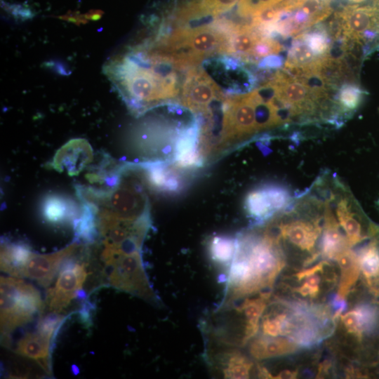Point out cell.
Masks as SVG:
<instances>
[{"label": "cell", "instance_id": "cell-1", "mask_svg": "<svg viewBox=\"0 0 379 379\" xmlns=\"http://www.w3.org/2000/svg\"><path fill=\"white\" fill-rule=\"evenodd\" d=\"M280 240L270 228L262 233H240L236 237V251L230 264L221 304L270 291L286 264Z\"/></svg>", "mask_w": 379, "mask_h": 379}, {"label": "cell", "instance_id": "cell-2", "mask_svg": "<svg viewBox=\"0 0 379 379\" xmlns=\"http://www.w3.org/2000/svg\"><path fill=\"white\" fill-rule=\"evenodd\" d=\"M230 30L229 22L222 20L197 26H178L166 35L159 34L149 44L182 70L190 69L204 59L225 54Z\"/></svg>", "mask_w": 379, "mask_h": 379}, {"label": "cell", "instance_id": "cell-3", "mask_svg": "<svg viewBox=\"0 0 379 379\" xmlns=\"http://www.w3.org/2000/svg\"><path fill=\"white\" fill-rule=\"evenodd\" d=\"M0 290L1 342L8 346L9 335L32 321L44 305L39 291L20 278L1 276Z\"/></svg>", "mask_w": 379, "mask_h": 379}, {"label": "cell", "instance_id": "cell-4", "mask_svg": "<svg viewBox=\"0 0 379 379\" xmlns=\"http://www.w3.org/2000/svg\"><path fill=\"white\" fill-rule=\"evenodd\" d=\"M286 307L288 327L286 337L300 348H312L330 337L336 320L329 305L300 300L278 298Z\"/></svg>", "mask_w": 379, "mask_h": 379}, {"label": "cell", "instance_id": "cell-5", "mask_svg": "<svg viewBox=\"0 0 379 379\" xmlns=\"http://www.w3.org/2000/svg\"><path fill=\"white\" fill-rule=\"evenodd\" d=\"M338 32L363 48L364 56L379 48V0L348 5L335 15Z\"/></svg>", "mask_w": 379, "mask_h": 379}, {"label": "cell", "instance_id": "cell-6", "mask_svg": "<svg viewBox=\"0 0 379 379\" xmlns=\"http://www.w3.org/2000/svg\"><path fill=\"white\" fill-rule=\"evenodd\" d=\"M104 262L111 286L147 301L159 302L145 270L141 252L117 255Z\"/></svg>", "mask_w": 379, "mask_h": 379}, {"label": "cell", "instance_id": "cell-7", "mask_svg": "<svg viewBox=\"0 0 379 379\" xmlns=\"http://www.w3.org/2000/svg\"><path fill=\"white\" fill-rule=\"evenodd\" d=\"M222 145L259 131L256 105L251 91L226 97L222 103Z\"/></svg>", "mask_w": 379, "mask_h": 379}, {"label": "cell", "instance_id": "cell-8", "mask_svg": "<svg viewBox=\"0 0 379 379\" xmlns=\"http://www.w3.org/2000/svg\"><path fill=\"white\" fill-rule=\"evenodd\" d=\"M225 98L220 88L203 68L194 67L187 70L182 86L181 102L184 106L207 114L212 102Z\"/></svg>", "mask_w": 379, "mask_h": 379}, {"label": "cell", "instance_id": "cell-9", "mask_svg": "<svg viewBox=\"0 0 379 379\" xmlns=\"http://www.w3.org/2000/svg\"><path fill=\"white\" fill-rule=\"evenodd\" d=\"M69 258L62 264L54 286L47 291L46 303L51 312L60 313L67 307L80 293L86 279L85 265Z\"/></svg>", "mask_w": 379, "mask_h": 379}, {"label": "cell", "instance_id": "cell-10", "mask_svg": "<svg viewBox=\"0 0 379 379\" xmlns=\"http://www.w3.org/2000/svg\"><path fill=\"white\" fill-rule=\"evenodd\" d=\"M79 246L77 240L53 253L39 254L32 252L22 268L21 278L26 277L36 281L44 287L48 286L64 262L72 257Z\"/></svg>", "mask_w": 379, "mask_h": 379}, {"label": "cell", "instance_id": "cell-11", "mask_svg": "<svg viewBox=\"0 0 379 379\" xmlns=\"http://www.w3.org/2000/svg\"><path fill=\"white\" fill-rule=\"evenodd\" d=\"M322 227L320 218L311 220L294 219L281 222L276 231L280 239L287 240L300 250L312 253V257L305 262V265H307L319 257V253L314 251V245L322 232Z\"/></svg>", "mask_w": 379, "mask_h": 379}, {"label": "cell", "instance_id": "cell-12", "mask_svg": "<svg viewBox=\"0 0 379 379\" xmlns=\"http://www.w3.org/2000/svg\"><path fill=\"white\" fill-rule=\"evenodd\" d=\"M348 331L358 340L373 334L379 326V306L373 302H364L340 316Z\"/></svg>", "mask_w": 379, "mask_h": 379}, {"label": "cell", "instance_id": "cell-13", "mask_svg": "<svg viewBox=\"0 0 379 379\" xmlns=\"http://www.w3.org/2000/svg\"><path fill=\"white\" fill-rule=\"evenodd\" d=\"M92 149L84 139H74L64 145L55 154L54 167L67 170L70 175L77 174L92 159Z\"/></svg>", "mask_w": 379, "mask_h": 379}, {"label": "cell", "instance_id": "cell-14", "mask_svg": "<svg viewBox=\"0 0 379 379\" xmlns=\"http://www.w3.org/2000/svg\"><path fill=\"white\" fill-rule=\"evenodd\" d=\"M349 247L347 238L340 231L329 204H326L323 234L319 242V255L326 260H335L340 253Z\"/></svg>", "mask_w": 379, "mask_h": 379}, {"label": "cell", "instance_id": "cell-15", "mask_svg": "<svg viewBox=\"0 0 379 379\" xmlns=\"http://www.w3.org/2000/svg\"><path fill=\"white\" fill-rule=\"evenodd\" d=\"M53 339L37 331L28 332L17 343L15 352L36 361L48 373H51V345Z\"/></svg>", "mask_w": 379, "mask_h": 379}, {"label": "cell", "instance_id": "cell-16", "mask_svg": "<svg viewBox=\"0 0 379 379\" xmlns=\"http://www.w3.org/2000/svg\"><path fill=\"white\" fill-rule=\"evenodd\" d=\"M149 184L154 189L165 192H177L182 187V179L168 161H149L140 165Z\"/></svg>", "mask_w": 379, "mask_h": 379}, {"label": "cell", "instance_id": "cell-17", "mask_svg": "<svg viewBox=\"0 0 379 379\" xmlns=\"http://www.w3.org/2000/svg\"><path fill=\"white\" fill-rule=\"evenodd\" d=\"M225 378H248L253 362L238 350L224 348L216 352L212 359Z\"/></svg>", "mask_w": 379, "mask_h": 379}, {"label": "cell", "instance_id": "cell-18", "mask_svg": "<svg viewBox=\"0 0 379 379\" xmlns=\"http://www.w3.org/2000/svg\"><path fill=\"white\" fill-rule=\"evenodd\" d=\"M300 348L288 338L270 337L264 335L253 339L249 346V352L255 359H267L290 354Z\"/></svg>", "mask_w": 379, "mask_h": 379}, {"label": "cell", "instance_id": "cell-19", "mask_svg": "<svg viewBox=\"0 0 379 379\" xmlns=\"http://www.w3.org/2000/svg\"><path fill=\"white\" fill-rule=\"evenodd\" d=\"M244 208L247 215L253 220V227L262 226L276 215L263 185L251 190L246 194Z\"/></svg>", "mask_w": 379, "mask_h": 379}, {"label": "cell", "instance_id": "cell-20", "mask_svg": "<svg viewBox=\"0 0 379 379\" xmlns=\"http://www.w3.org/2000/svg\"><path fill=\"white\" fill-rule=\"evenodd\" d=\"M32 251L22 242L2 241L1 246V269L9 275L21 278L23 267Z\"/></svg>", "mask_w": 379, "mask_h": 379}, {"label": "cell", "instance_id": "cell-21", "mask_svg": "<svg viewBox=\"0 0 379 379\" xmlns=\"http://www.w3.org/2000/svg\"><path fill=\"white\" fill-rule=\"evenodd\" d=\"M42 215L50 223L58 224L65 222L72 223L79 213L74 201L62 196H47L42 202Z\"/></svg>", "mask_w": 379, "mask_h": 379}, {"label": "cell", "instance_id": "cell-22", "mask_svg": "<svg viewBox=\"0 0 379 379\" xmlns=\"http://www.w3.org/2000/svg\"><path fill=\"white\" fill-rule=\"evenodd\" d=\"M341 272L338 293L345 298L357 283L360 268L356 252L347 248L335 258Z\"/></svg>", "mask_w": 379, "mask_h": 379}, {"label": "cell", "instance_id": "cell-23", "mask_svg": "<svg viewBox=\"0 0 379 379\" xmlns=\"http://www.w3.org/2000/svg\"><path fill=\"white\" fill-rule=\"evenodd\" d=\"M336 215L340 226L346 234L350 247L369 238L364 233L361 224L352 211L347 199L343 198L338 202Z\"/></svg>", "mask_w": 379, "mask_h": 379}, {"label": "cell", "instance_id": "cell-24", "mask_svg": "<svg viewBox=\"0 0 379 379\" xmlns=\"http://www.w3.org/2000/svg\"><path fill=\"white\" fill-rule=\"evenodd\" d=\"M365 91L352 83H343L335 95L337 109L342 117L351 116L361 105Z\"/></svg>", "mask_w": 379, "mask_h": 379}, {"label": "cell", "instance_id": "cell-25", "mask_svg": "<svg viewBox=\"0 0 379 379\" xmlns=\"http://www.w3.org/2000/svg\"><path fill=\"white\" fill-rule=\"evenodd\" d=\"M328 264L327 260H322L311 267L297 272L295 277L299 281H302V283L300 286L294 288L293 291L303 297L316 298L320 291L319 273L324 272V267Z\"/></svg>", "mask_w": 379, "mask_h": 379}, {"label": "cell", "instance_id": "cell-26", "mask_svg": "<svg viewBox=\"0 0 379 379\" xmlns=\"http://www.w3.org/2000/svg\"><path fill=\"white\" fill-rule=\"evenodd\" d=\"M319 57L314 54L305 41L297 35L291 42L284 67H303L313 64Z\"/></svg>", "mask_w": 379, "mask_h": 379}, {"label": "cell", "instance_id": "cell-27", "mask_svg": "<svg viewBox=\"0 0 379 379\" xmlns=\"http://www.w3.org/2000/svg\"><path fill=\"white\" fill-rule=\"evenodd\" d=\"M360 270L364 279L379 274V248L378 240L372 239L356 252Z\"/></svg>", "mask_w": 379, "mask_h": 379}, {"label": "cell", "instance_id": "cell-28", "mask_svg": "<svg viewBox=\"0 0 379 379\" xmlns=\"http://www.w3.org/2000/svg\"><path fill=\"white\" fill-rule=\"evenodd\" d=\"M237 248L236 237L215 236L209 244V253L213 260L218 264L230 265Z\"/></svg>", "mask_w": 379, "mask_h": 379}, {"label": "cell", "instance_id": "cell-29", "mask_svg": "<svg viewBox=\"0 0 379 379\" xmlns=\"http://www.w3.org/2000/svg\"><path fill=\"white\" fill-rule=\"evenodd\" d=\"M298 35L317 56H324L329 53L332 42L331 36L324 27L320 26Z\"/></svg>", "mask_w": 379, "mask_h": 379}, {"label": "cell", "instance_id": "cell-30", "mask_svg": "<svg viewBox=\"0 0 379 379\" xmlns=\"http://www.w3.org/2000/svg\"><path fill=\"white\" fill-rule=\"evenodd\" d=\"M238 0H197L204 20H211L231 9Z\"/></svg>", "mask_w": 379, "mask_h": 379}, {"label": "cell", "instance_id": "cell-31", "mask_svg": "<svg viewBox=\"0 0 379 379\" xmlns=\"http://www.w3.org/2000/svg\"><path fill=\"white\" fill-rule=\"evenodd\" d=\"M283 0H239L237 14L243 18L253 17L261 11L276 6Z\"/></svg>", "mask_w": 379, "mask_h": 379}, {"label": "cell", "instance_id": "cell-32", "mask_svg": "<svg viewBox=\"0 0 379 379\" xmlns=\"http://www.w3.org/2000/svg\"><path fill=\"white\" fill-rule=\"evenodd\" d=\"M345 298L338 293H333L328 298V305L332 311L333 318L336 321L347 308V303Z\"/></svg>", "mask_w": 379, "mask_h": 379}, {"label": "cell", "instance_id": "cell-33", "mask_svg": "<svg viewBox=\"0 0 379 379\" xmlns=\"http://www.w3.org/2000/svg\"><path fill=\"white\" fill-rule=\"evenodd\" d=\"M285 63L284 59L278 55H271L262 58L258 67L264 70L279 69Z\"/></svg>", "mask_w": 379, "mask_h": 379}, {"label": "cell", "instance_id": "cell-34", "mask_svg": "<svg viewBox=\"0 0 379 379\" xmlns=\"http://www.w3.org/2000/svg\"><path fill=\"white\" fill-rule=\"evenodd\" d=\"M369 291L375 297H379V274L364 279Z\"/></svg>", "mask_w": 379, "mask_h": 379}, {"label": "cell", "instance_id": "cell-35", "mask_svg": "<svg viewBox=\"0 0 379 379\" xmlns=\"http://www.w3.org/2000/svg\"><path fill=\"white\" fill-rule=\"evenodd\" d=\"M298 375L296 370H284L281 371L278 375L274 376V378H295Z\"/></svg>", "mask_w": 379, "mask_h": 379}, {"label": "cell", "instance_id": "cell-36", "mask_svg": "<svg viewBox=\"0 0 379 379\" xmlns=\"http://www.w3.org/2000/svg\"><path fill=\"white\" fill-rule=\"evenodd\" d=\"M349 1L357 2V3H361V2L364 1H366V0H349Z\"/></svg>", "mask_w": 379, "mask_h": 379}]
</instances>
